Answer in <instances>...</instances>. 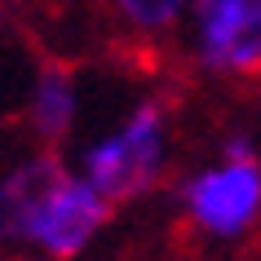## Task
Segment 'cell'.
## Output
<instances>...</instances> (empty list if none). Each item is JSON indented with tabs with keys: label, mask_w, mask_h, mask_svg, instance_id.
Returning a JSON list of instances; mask_svg holds the SVG:
<instances>
[{
	"label": "cell",
	"mask_w": 261,
	"mask_h": 261,
	"mask_svg": "<svg viewBox=\"0 0 261 261\" xmlns=\"http://www.w3.org/2000/svg\"><path fill=\"white\" fill-rule=\"evenodd\" d=\"M221 160H257V142L252 133H230L221 142Z\"/></svg>",
	"instance_id": "ba28073f"
},
{
	"label": "cell",
	"mask_w": 261,
	"mask_h": 261,
	"mask_svg": "<svg viewBox=\"0 0 261 261\" xmlns=\"http://www.w3.org/2000/svg\"><path fill=\"white\" fill-rule=\"evenodd\" d=\"M164 164H168V111L164 102L146 97L111 133L84 146L75 160V173L115 208L128 199H142L160 181Z\"/></svg>",
	"instance_id": "6da1fadb"
},
{
	"label": "cell",
	"mask_w": 261,
	"mask_h": 261,
	"mask_svg": "<svg viewBox=\"0 0 261 261\" xmlns=\"http://www.w3.org/2000/svg\"><path fill=\"white\" fill-rule=\"evenodd\" d=\"M107 9L133 36H160V31L177 27L181 18L191 14L195 0H107Z\"/></svg>",
	"instance_id": "52a82bcc"
},
{
	"label": "cell",
	"mask_w": 261,
	"mask_h": 261,
	"mask_svg": "<svg viewBox=\"0 0 261 261\" xmlns=\"http://www.w3.org/2000/svg\"><path fill=\"white\" fill-rule=\"evenodd\" d=\"M75 115H80V89L62 67H44L31 84V102H27V124L31 133L44 142V146H58L75 128Z\"/></svg>",
	"instance_id": "8992f818"
},
{
	"label": "cell",
	"mask_w": 261,
	"mask_h": 261,
	"mask_svg": "<svg viewBox=\"0 0 261 261\" xmlns=\"http://www.w3.org/2000/svg\"><path fill=\"white\" fill-rule=\"evenodd\" d=\"M191 54L208 75L261 71V0H195Z\"/></svg>",
	"instance_id": "277c9868"
},
{
	"label": "cell",
	"mask_w": 261,
	"mask_h": 261,
	"mask_svg": "<svg viewBox=\"0 0 261 261\" xmlns=\"http://www.w3.org/2000/svg\"><path fill=\"white\" fill-rule=\"evenodd\" d=\"M107 221L111 204L75 173V164H58L44 191L36 195L27 221V252L44 261H75L80 252H89Z\"/></svg>",
	"instance_id": "7a4b0ae2"
},
{
	"label": "cell",
	"mask_w": 261,
	"mask_h": 261,
	"mask_svg": "<svg viewBox=\"0 0 261 261\" xmlns=\"http://www.w3.org/2000/svg\"><path fill=\"white\" fill-rule=\"evenodd\" d=\"M62 164L58 155L40 151L27 155L0 173V261L5 257H27V221L36 208V195L44 191V181L54 177V168Z\"/></svg>",
	"instance_id": "5b68a950"
},
{
	"label": "cell",
	"mask_w": 261,
	"mask_h": 261,
	"mask_svg": "<svg viewBox=\"0 0 261 261\" xmlns=\"http://www.w3.org/2000/svg\"><path fill=\"white\" fill-rule=\"evenodd\" d=\"M177 204L199 234L230 244L261 217V160H217L181 181Z\"/></svg>",
	"instance_id": "3957f363"
}]
</instances>
